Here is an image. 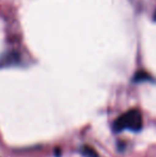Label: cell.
<instances>
[{
	"mask_svg": "<svg viewBox=\"0 0 156 157\" xmlns=\"http://www.w3.org/2000/svg\"><path fill=\"white\" fill-rule=\"evenodd\" d=\"M81 153L86 157H98L95 150L93 147H89V145H85V147H81Z\"/></svg>",
	"mask_w": 156,
	"mask_h": 157,
	"instance_id": "7a4b0ae2",
	"label": "cell"
},
{
	"mask_svg": "<svg viewBox=\"0 0 156 157\" xmlns=\"http://www.w3.org/2000/svg\"><path fill=\"white\" fill-rule=\"evenodd\" d=\"M144 79H149V75L146 74L143 72H139L135 75V80L136 81H140V80H144Z\"/></svg>",
	"mask_w": 156,
	"mask_h": 157,
	"instance_id": "3957f363",
	"label": "cell"
},
{
	"mask_svg": "<svg viewBox=\"0 0 156 157\" xmlns=\"http://www.w3.org/2000/svg\"><path fill=\"white\" fill-rule=\"evenodd\" d=\"M142 127V116L138 110L133 109L123 113L116 120L113 129L116 132H122L124 129L138 132Z\"/></svg>",
	"mask_w": 156,
	"mask_h": 157,
	"instance_id": "6da1fadb",
	"label": "cell"
},
{
	"mask_svg": "<svg viewBox=\"0 0 156 157\" xmlns=\"http://www.w3.org/2000/svg\"><path fill=\"white\" fill-rule=\"evenodd\" d=\"M154 19L156 21V12H155V14H154Z\"/></svg>",
	"mask_w": 156,
	"mask_h": 157,
	"instance_id": "277c9868",
	"label": "cell"
}]
</instances>
